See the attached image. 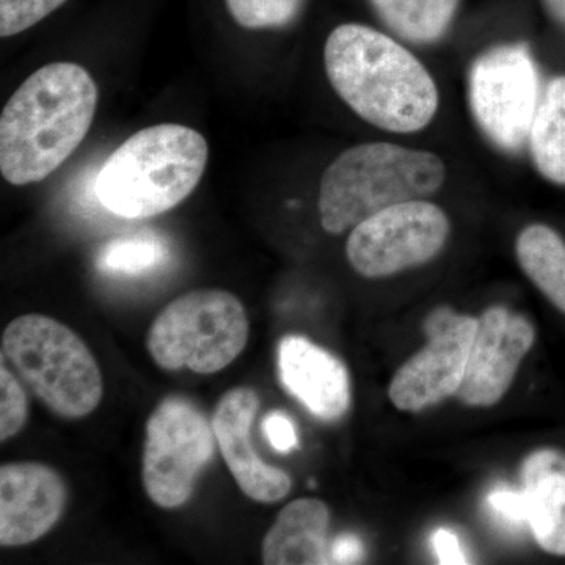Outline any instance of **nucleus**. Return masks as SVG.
<instances>
[{"instance_id":"obj_1","label":"nucleus","mask_w":565,"mask_h":565,"mask_svg":"<svg viewBox=\"0 0 565 565\" xmlns=\"http://www.w3.org/2000/svg\"><path fill=\"white\" fill-rule=\"evenodd\" d=\"M98 87L84 66L57 62L22 82L0 115V172L13 185L51 177L90 131Z\"/></svg>"},{"instance_id":"obj_2","label":"nucleus","mask_w":565,"mask_h":565,"mask_svg":"<svg viewBox=\"0 0 565 565\" xmlns=\"http://www.w3.org/2000/svg\"><path fill=\"white\" fill-rule=\"evenodd\" d=\"M323 65L337 95L384 131H422L437 114V85L426 66L392 36L367 25L333 29Z\"/></svg>"},{"instance_id":"obj_3","label":"nucleus","mask_w":565,"mask_h":565,"mask_svg":"<svg viewBox=\"0 0 565 565\" xmlns=\"http://www.w3.org/2000/svg\"><path fill=\"white\" fill-rule=\"evenodd\" d=\"M207 159L206 139L189 126L163 122L140 129L103 163L96 199L118 217H156L195 191Z\"/></svg>"},{"instance_id":"obj_4","label":"nucleus","mask_w":565,"mask_h":565,"mask_svg":"<svg viewBox=\"0 0 565 565\" xmlns=\"http://www.w3.org/2000/svg\"><path fill=\"white\" fill-rule=\"evenodd\" d=\"M446 167L437 154L375 141L341 152L322 174L319 217L330 234H343L394 204L440 191Z\"/></svg>"},{"instance_id":"obj_5","label":"nucleus","mask_w":565,"mask_h":565,"mask_svg":"<svg viewBox=\"0 0 565 565\" xmlns=\"http://www.w3.org/2000/svg\"><path fill=\"white\" fill-rule=\"evenodd\" d=\"M2 360L62 418L79 419L98 408L104 381L82 338L50 316L25 315L2 334Z\"/></svg>"},{"instance_id":"obj_6","label":"nucleus","mask_w":565,"mask_h":565,"mask_svg":"<svg viewBox=\"0 0 565 565\" xmlns=\"http://www.w3.org/2000/svg\"><path fill=\"white\" fill-rule=\"evenodd\" d=\"M247 341L243 302L222 289H196L163 308L150 327L147 348L162 370L214 374L230 366Z\"/></svg>"},{"instance_id":"obj_7","label":"nucleus","mask_w":565,"mask_h":565,"mask_svg":"<svg viewBox=\"0 0 565 565\" xmlns=\"http://www.w3.org/2000/svg\"><path fill=\"white\" fill-rule=\"evenodd\" d=\"M215 444L212 422L195 404L166 397L148 418L141 459V481L152 503L162 509L188 503Z\"/></svg>"},{"instance_id":"obj_8","label":"nucleus","mask_w":565,"mask_h":565,"mask_svg":"<svg viewBox=\"0 0 565 565\" xmlns=\"http://www.w3.org/2000/svg\"><path fill=\"white\" fill-rule=\"evenodd\" d=\"M468 84L479 128L501 150L519 151L541 102L539 71L526 44H503L479 55Z\"/></svg>"},{"instance_id":"obj_9","label":"nucleus","mask_w":565,"mask_h":565,"mask_svg":"<svg viewBox=\"0 0 565 565\" xmlns=\"http://www.w3.org/2000/svg\"><path fill=\"white\" fill-rule=\"evenodd\" d=\"M449 221L437 204H394L356 225L345 244L353 269L366 278L390 277L433 262L444 250Z\"/></svg>"},{"instance_id":"obj_10","label":"nucleus","mask_w":565,"mask_h":565,"mask_svg":"<svg viewBox=\"0 0 565 565\" xmlns=\"http://www.w3.org/2000/svg\"><path fill=\"white\" fill-rule=\"evenodd\" d=\"M478 319L448 307L430 311L423 329L427 343L394 374L388 396L403 412H423L456 396L462 385Z\"/></svg>"},{"instance_id":"obj_11","label":"nucleus","mask_w":565,"mask_h":565,"mask_svg":"<svg viewBox=\"0 0 565 565\" xmlns=\"http://www.w3.org/2000/svg\"><path fill=\"white\" fill-rule=\"evenodd\" d=\"M535 330L525 316L505 307L482 313L456 396L471 407H492L511 388L520 363L533 348Z\"/></svg>"},{"instance_id":"obj_12","label":"nucleus","mask_w":565,"mask_h":565,"mask_svg":"<svg viewBox=\"0 0 565 565\" xmlns=\"http://www.w3.org/2000/svg\"><path fill=\"white\" fill-rule=\"evenodd\" d=\"M68 487L57 471L39 462L0 467V545L24 546L57 525Z\"/></svg>"},{"instance_id":"obj_13","label":"nucleus","mask_w":565,"mask_h":565,"mask_svg":"<svg viewBox=\"0 0 565 565\" xmlns=\"http://www.w3.org/2000/svg\"><path fill=\"white\" fill-rule=\"evenodd\" d=\"M259 397L248 386H236L221 397L212 416L215 438L230 473L245 497L258 503H277L291 492L286 471L263 462L252 445V426Z\"/></svg>"},{"instance_id":"obj_14","label":"nucleus","mask_w":565,"mask_h":565,"mask_svg":"<svg viewBox=\"0 0 565 565\" xmlns=\"http://www.w3.org/2000/svg\"><path fill=\"white\" fill-rule=\"evenodd\" d=\"M282 388L322 422L343 418L351 407V377L333 353L300 334H288L278 345Z\"/></svg>"},{"instance_id":"obj_15","label":"nucleus","mask_w":565,"mask_h":565,"mask_svg":"<svg viewBox=\"0 0 565 565\" xmlns=\"http://www.w3.org/2000/svg\"><path fill=\"white\" fill-rule=\"evenodd\" d=\"M527 525L550 555L565 556V455L537 449L522 465Z\"/></svg>"},{"instance_id":"obj_16","label":"nucleus","mask_w":565,"mask_h":565,"mask_svg":"<svg viewBox=\"0 0 565 565\" xmlns=\"http://www.w3.org/2000/svg\"><path fill=\"white\" fill-rule=\"evenodd\" d=\"M330 511L313 498L294 500L278 514L262 545L266 565L329 564Z\"/></svg>"},{"instance_id":"obj_17","label":"nucleus","mask_w":565,"mask_h":565,"mask_svg":"<svg viewBox=\"0 0 565 565\" xmlns=\"http://www.w3.org/2000/svg\"><path fill=\"white\" fill-rule=\"evenodd\" d=\"M516 259L535 288L565 315V243L550 226L534 223L516 237Z\"/></svg>"},{"instance_id":"obj_18","label":"nucleus","mask_w":565,"mask_h":565,"mask_svg":"<svg viewBox=\"0 0 565 565\" xmlns=\"http://www.w3.org/2000/svg\"><path fill=\"white\" fill-rule=\"evenodd\" d=\"M527 143L539 173L550 182L565 185V76L546 85Z\"/></svg>"},{"instance_id":"obj_19","label":"nucleus","mask_w":565,"mask_h":565,"mask_svg":"<svg viewBox=\"0 0 565 565\" xmlns=\"http://www.w3.org/2000/svg\"><path fill=\"white\" fill-rule=\"evenodd\" d=\"M375 13L401 39L434 43L448 31L459 0H371Z\"/></svg>"},{"instance_id":"obj_20","label":"nucleus","mask_w":565,"mask_h":565,"mask_svg":"<svg viewBox=\"0 0 565 565\" xmlns=\"http://www.w3.org/2000/svg\"><path fill=\"white\" fill-rule=\"evenodd\" d=\"M170 259V247L162 236L139 232L104 244L96 255V269L109 275L140 277L154 273Z\"/></svg>"},{"instance_id":"obj_21","label":"nucleus","mask_w":565,"mask_h":565,"mask_svg":"<svg viewBox=\"0 0 565 565\" xmlns=\"http://www.w3.org/2000/svg\"><path fill=\"white\" fill-rule=\"evenodd\" d=\"M302 6L303 0H226L233 20L250 31L285 28L296 20Z\"/></svg>"},{"instance_id":"obj_22","label":"nucleus","mask_w":565,"mask_h":565,"mask_svg":"<svg viewBox=\"0 0 565 565\" xmlns=\"http://www.w3.org/2000/svg\"><path fill=\"white\" fill-rule=\"evenodd\" d=\"M29 416L28 394L6 363L0 366V440L14 437Z\"/></svg>"},{"instance_id":"obj_23","label":"nucleus","mask_w":565,"mask_h":565,"mask_svg":"<svg viewBox=\"0 0 565 565\" xmlns=\"http://www.w3.org/2000/svg\"><path fill=\"white\" fill-rule=\"evenodd\" d=\"M66 0H0V35H18L39 24Z\"/></svg>"},{"instance_id":"obj_24","label":"nucleus","mask_w":565,"mask_h":565,"mask_svg":"<svg viewBox=\"0 0 565 565\" xmlns=\"http://www.w3.org/2000/svg\"><path fill=\"white\" fill-rule=\"evenodd\" d=\"M487 504L498 522L504 526L520 527L527 523L526 500L522 490L516 492L509 487H497L487 494Z\"/></svg>"},{"instance_id":"obj_25","label":"nucleus","mask_w":565,"mask_h":565,"mask_svg":"<svg viewBox=\"0 0 565 565\" xmlns=\"http://www.w3.org/2000/svg\"><path fill=\"white\" fill-rule=\"evenodd\" d=\"M262 430L275 451L288 455L299 446L296 424L285 412L274 411L264 416Z\"/></svg>"},{"instance_id":"obj_26","label":"nucleus","mask_w":565,"mask_h":565,"mask_svg":"<svg viewBox=\"0 0 565 565\" xmlns=\"http://www.w3.org/2000/svg\"><path fill=\"white\" fill-rule=\"evenodd\" d=\"M433 548L438 563L444 565L468 564L459 535L448 527H440L433 534Z\"/></svg>"},{"instance_id":"obj_27","label":"nucleus","mask_w":565,"mask_h":565,"mask_svg":"<svg viewBox=\"0 0 565 565\" xmlns=\"http://www.w3.org/2000/svg\"><path fill=\"white\" fill-rule=\"evenodd\" d=\"M363 557L364 545L356 534L337 535L329 546V564H359Z\"/></svg>"},{"instance_id":"obj_28","label":"nucleus","mask_w":565,"mask_h":565,"mask_svg":"<svg viewBox=\"0 0 565 565\" xmlns=\"http://www.w3.org/2000/svg\"><path fill=\"white\" fill-rule=\"evenodd\" d=\"M544 2L553 20L559 22L565 29V0H544Z\"/></svg>"}]
</instances>
